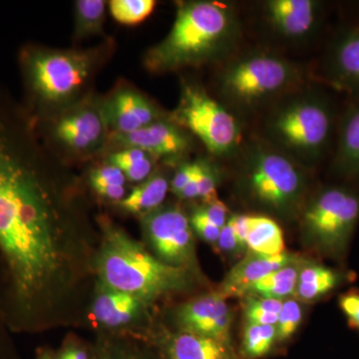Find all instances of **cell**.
<instances>
[{
    "instance_id": "cell-18",
    "label": "cell",
    "mask_w": 359,
    "mask_h": 359,
    "mask_svg": "<svg viewBox=\"0 0 359 359\" xmlns=\"http://www.w3.org/2000/svg\"><path fill=\"white\" fill-rule=\"evenodd\" d=\"M297 257L287 252L278 256H263L247 250L245 257L224 276L218 292L226 299L245 297L257 280L292 263Z\"/></svg>"
},
{
    "instance_id": "cell-38",
    "label": "cell",
    "mask_w": 359,
    "mask_h": 359,
    "mask_svg": "<svg viewBox=\"0 0 359 359\" xmlns=\"http://www.w3.org/2000/svg\"><path fill=\"white\" fill-rule=\"evenodd\" d=\"M204 204L200 205V211L205 215V218L209 219L212 224L218 226L219 229L223 228L228 222L229 210L226 205L224 204L218 198L209 201V202H203Z\"/></svg>"
},
{
    "instance_id": "cell-23",
    "label": "cell",
    "mask_w": 359,
    "mask_h": 359,
    "mask_svg": "<svg viewBox=\"0 0 359 359\" xmlns=\"http://www.w3.org/2000/svg\"><path fill=\"white\" fill-rule=\"evenodd\" d=\"M341 282V276L323 264L302 261L294 297L302 302L318 301Z\"/></svg>"
},
{
    "instance_id": "cell-15",
    "label": "cell",
    "mask_w": 359,
    "mask_h": 359,
    "mask_svg": "<svg viewBox=\"0 0 359 359\" xmlns=\"http://www.w3.org/2000/svg\"><path fill=\"white\" fill-rule=\"evenodd\" d=\"M109 138L122 148L143 150L155 158H178L192 148L185 129L170 119H161L128 134H111Z\"/></svg>"
},
{
    "instance_id": "cell-22",
    "label": "cell",
    "mask_w": 359,
    "mask_h": 359,
    "mask_svg": "<svg viewBox=\"0 0 359 359\" xmlns=\"http://www.w3.org/2000/svg\"><path fill=\"white\" fill-rule=\"evenodd\" d=\"M330 71L337 84L359 91V32L346 33L335 44Z\"/></svg>"
},
{
    "instance_id": "cell-17",
    "label": "cell",
    "mask_w": 359,
    "mask_h": 359,
    "mask_svg": "<svg viewBox=\"0 0 359 359\" xmlns=\"http://www.w3.org/2000/svg\"><path fill=\"white\" fill-rule=\"evenodd\" d=\"M264 7L271 28L285 39H306L318 25L320 4L313 0H269Z\"/></svg>"
},
{
    "instance_id": "cell-8",
    "label": "cell",
    "mask_w": 359,
    "mask_h": 359,
    "mask_svg": "<svg viewBox=\"0 0 359 359\" xmlns=\"http://www.w3.org/2000/svg\"><path fill=\"white\" fill-rule=\"evenodd\" d=\"M358 222V194L344 187H328L304 205L302 237L314 249L337 256L346 250Z\"/></svg>"
},
{
    "instance_id": "cell-19",
    "label": "cell",
    "mask_w": 359,
    "mask_h": 359,
    "mask_svg": "<svg viewBox=\"0 0 359 359\" xmlns=\"http://www.w3.org/2000/svg\"><path fill=\"white\" fill-rule=\"evenodd\" d=\"M96 359H159L146 337L131 334L96 332Z\"/></svg>"
},
{
    "instance_id": "cell-7",
    "label": "cell",
    "mask_w": 359,
    "mask_h": 359,
    "mask_svg": "<svg viewBox=\"0 0 359 359\" xmlns=\"http://www.w3.org/2000/svg\"><path fill=\"white\" fill-rule=\"evenodd\" d=\"M301 80V70L294 63L256 51L229 63L219 74V88L231 105L248 110L285 95Z\"/></svg>"
},
{
    "instance_id": "cell-42",
    "label": "cell",
    "mask_w": 359,
    "mask_h": 359,
    "mask_svg": "<svg viewBox=\"0 0 359 359\" xmlns=\"http://www.w3.org/2000/svg\"><path fill=\"white\" fill-rule=\"evenodd\" d=\"M33 359H54V351L49 347H40Z\"/></svg>"
},
{
    "instance_id": "cell-3",
    "label": "cell",
    "mask_w": 359,
    "mask_h": 359,
    "mask_svg": "<svg viewBox=\"0 0 359 359\" xmlns=\"http://www.w3.org/2000/svg\"><path fill=\"white\" fill-rule=\"evenodd\" d=\"M240 37V22L231 6L210 0L184 1L164 39L151 47L143 63L152 73L198 67L229 53Z\"/></svg>"
},
{
    "instance_id": "cell-39",
    "label": "cell",
    "mask_w": 359,
    "mask_h": 359,
    "mask_svg": "<svg viewBox=\"0 0 359 359\" xmlns=\"http://www.w3.org/2000/svg\"><path fill=\"white\" fill-rule=\"evenodd\" d=\"M217 249L219 252H224L226 255H240L244 250L241 248L238 244V238L236 237L235 231L231 228V224L229 221L224 224L223 228L221 229L218 243L216 245Z\"/></svg>"
},
{
    "instance_id": "cell-27",
    "label": "cell",
    "mask_w": 359,
    "mask_h": 359,
    "mask_svg": "<svg viewBox=\"0 0 359 359\" xmlns=\"http://www.w3.org/2000/svg\"><path fill=\"white\" fill-rule=\"evenodd\" d=\"M154 156L138 148H122L108 157L107 162L119 168L128 183L138 185L155 172Z\"/></svg>"
},
{
    "instance_id": "cell-5",
    "label": "cell",
    "mask_w": 359,
    "mask_h": 359,
    "mask_svg": "<svg viewBox=\"0 0 359 359\" xmlns=\"http://www.w3.org/2000/svg\"><path fill=\"white\" fill-rule=\"evenodd\" d=\"M332 127L327 99L311 92L290 94L280 99L266 118V142L302 166H313L327 152Z\"/></svg>"
},
{
    "instance_id": "cell-14",
    "label": "cell",
    "mask_w": 359,
    "mask_h": 359,
    "mask_svg": "<svg viewBox=\"0 0 359 359\" xmlns=\"http://www.w3.org/2000/svg\"><path fill=\"white\" fill-rule=\"evenodd\" d=\"M145 337L159 359H244L233 342L188 334L158 320Z\"/></svg>"
},
{
    "instance_id": "cell-12",
    "label": "cell",
    "mask_w": 359,
    "mask_h": 359,
    "mask_svg": "<svg viewBox=\"0 0 359 359\" xmlns=\"http://www.w3.org/2000/svg\"><path fill=\"white\" fill-rule=\"evenodd\" d=\"M49 132L52 139L72 154H95L110 137L103 101L82 99L61 110Z\"/></svg>"
},
{
    "instance_id": "cell-31",
    "label": "cell",
    "mask_w": 359,
    "mask_h": 359,
    "mask_svg": "<svg viewBox=\"0 0 359 359\" xmlns=\"http://www.w3.org/2000/svg\"><path fill=\"white\" fill-rule=\"evenodd\" d=\"M245 323L261 325H276L283 301L248 295L245 297Z\"/></svg>"
},
{
    "instance_id": "cell-2",
    "label": "cell",
    "mask_w": 359,
    "mask_h": 359,
    "mask_svg": "<svg viewBox=\"0 0 359 359\" xmlns=\"http://www.w3.org/2000/svg\"><path fill=\"white\" fill-rule=\"evenodd\" d=\"M96 222L100 233L97 282L156 306L161 299L191 292L202 280L190 271L162 263L106 215H97Z\"/></svg>"
},
{
    "instance_id": "cell-11",
    "label": "cell",
    "mask_w": 359,
    "mask_h": 359,
    "mask_svg": "<svg viewBox=\"0 0 359 359\" xmlns=\"http://www.w3.org/2000/svg\"><path fill=\"white\" fill-rule=\"evenodd\" d=\"M156 306L96 280L84 325L96 332L145 337L154 325Z\"/></svg>"
},
{
    "instance_id": "cell-35",
    "label": "cell",
    "mask_w": 359,
    "mask_h": 359,
    "mask_svg": "<svg viewBox=\"0 0 359 359\" xmlns=\"http://www.w3.org/2000/svg\"><path fill=\"white\" fill-rule=\"evenodd\" d=\"M189 219H190L191 226H192L196 237H199L201 240L204 241L208 244L216 247L221 229L215 226L209 219L205 218V215L200 211L198 207L189 215Z\"/></svg>"
},
{
    "instance_id": "cell-6",
    "label": "cell",
    "mask_w": 359,
    "mask_h": 359,
    "mask_svg": "<svg viewBox=\"0 0 359 359\" xmlns=\"http://www.w3.org/2000/svg\"><path fill=\"white\" fill-rule=\"evenodd\" d=\"M242 164L241 180L250 200L280 218L302 215L308 193L304 166L266 142L252 144Z\"/></svg>"
},
{
    "instance_id": "cell-20",
    "label": "cell",
    "mask_w": 359,
    "mask_h": 359,
    "mask_svg": "<svg viewBox=\"0 0 359 359\" xmlns=\"http://www.w3.org/2000/svg\"><path fill=\"white\" fill-rule=\"evenodd\" d=\"M170 182L171 180L164 174L155 171L147 180L135 185L118 205L127 214L140 219L164 205L170 190Z\"/></svg>"
},
{
    "instance_id": "cell-16",
    "label": "cell",
    "mask_w": 359,
    "mask_h": 359,
    "mask_svg": "<svg viewBox=\"0 0 359 359\" xmlns=\"http://www.w3.org/2000/svg\"><path fill=\"white\" fill-rule=\"evenodd\" d=\"M104 112L112 134H128L161 119L162 112L140 92L128 87L119 88L103 101Z\"/></svg>"
},
{
    "instance_id": "cell-13",
    "label": "cell",
    "mask_w": 359,
    "mask_h": 359,
    "mask_svg": "<svg viewBox=\"0 0 359 359\" xmlns=\"http://www.w3.org/2000/svg\"><path fill=\"white\" fill-rule=\"evenodd\" d=\"M169 318V327L174 330L233 342V313L226 297L218 290L181 302L172 309Z\"/></svg>"
},
{
    "instance_id": "cell-33",
    "label": "cell",
    "mask_w": 359,
    "mask_h": 359,
    "mask_svg": "<svg viewBox=\"0 0 359 359\" xmlns=\"http://www.w3.org/2000/svg\"><path fill=\"white\" fill-rule=\"evenodd\" d=\"M54 359H96L95 347L75 334L66 335Z\"/></svg>"
},
{
    "instance_id": "cell-10",
    "label": "cell",
    "mask_w": 359,
    "mask_h": 359,
    "mask_svg": "<svg viewBox=\"0 0 359 359\" xmlns=\"http://www.w3.org/2000/svg\"><path fill=\"white\" fill-rule=\"evenodd\" d=\"M140 219L142 243L159 261L203 280L196 235L189 215L176 205H163Z\"/></svg>"
},
{
    "instance_id": "cell-37",
    "label": "cell",
    "mask_w": 359,
    "mask_h": 359,
    "mask_svg": "<svg viewBox=\"0 0 359 359\" xmlns=\"http://www.w3.org/2000/svg\"><path fill=\"white\" fill-rule=\"evenodd\" d=\"M200 169V161L196 162L183 163L180 165L175 172L173 178L170 182V190L174 195L178 196L185 187L190 183Z\"/></svg>"
},
{
    "instance_id": "cell-26",
    "label": "cell",
    "mask_w": 359,
    "mask_h": 359,
    "mask_svg": "<svg viewBox=\"0 0 359 359\" xmlns=\"http://www.w3.org/2000/svg\"><path fill=\"white\" fill-rule=\"evenodd\" d=\"M88 185L97 196L119 205L128 195V181L119 168L106 162L94 167L88 174Z\"/></svg>"
},
{
    "instance_id": "cell-28",
    "label": "cell",
    "mask_w": 359,
    "mask_h": 359,
    "mask_svg": "<svg viewBox=\"0 0 359 359\" xmlns=\"http://www.w3.org/2000/svg\"><path fill=\"white\" fill-rule=\"evenodd\" d=\"M107 4L103 0H77L74 4V39L102 35Z\"/></svg>"
},
{
    "instance_id": "cell-32",
    "label": "cell",
    "mask_w": 359,
    "mask_h": 359,
    "mask_svg": "<svg viewBox=\"0 0 359 359\" xmlns=\"http://www.w3.org/2000/svg\"><path fill=\"white\" fill-rule=\"evenodd\" d=\"M302 320H304L302 302L297 301L294 297L285 299L276 325L278 342H285L292 339V335L301 327Z\"/></svg>"
},
{
    "instance_id": "cell-29",
    "label": "cell",
    "mask_w": 359,
    "mask_h": 359,
    "mask_svg": "<svg viewBox=\"0 0 359 359\" xmlns=\"http://www.w3.org/2000/svg\"><path fill=\"white\" fill-rule=\"evenodd\" d=\"M276 342V325L245 323L240 354L244 359H262L271 353Z\"/></svg>"
},
{
    "instance_id": "cell-25",
    "label": "cell",
    "mask_w": 359,
    "mask_h": 359,
    "mask_svg": "<svg viewBox=\"0 0 359 359\" xmlns=\"http://www.w3.org/2000/svg\"><path fill=\"white\" fill-rule=\"evenodd\" d=\"M302 261L304 259L297 257L292 263L257 280L245 297L255 295L280 301L294 297Z\"/></svg>"
},
{
    "instance_id": "cell-36",
    "label": "cell",
    "mask_w": 359,
    "mask_h": 359,
    "mask_svg": "<svg viewBox=\"0 0 359 359\" xmlns=\"http://www.w3.org/2000/svg\"><path fill=\"white\" fill-rule=\"evenodd\" d=\"M0 359H20L14 346L13 334L7 327L2 306L1 280H0Z\"/></svg>"
},
{
    "instance_id": "cell-40",
    "label": "cell",
    "mask_w": 359,
    "mask_h": 359,
    "mask_svg": "<svg viewBox=\"0 0 359 359\" xmlns=\"http://www.w3.org/2000/svg\"><path fill=\"white\" fill-rule=\"evenodd\" d=\"M339 306L353 327L359 330V294L349 292L339 297Z\"/></svg>"
},
{
    "instance_id": "cell-21",
    "label": "cell",
    "mask_w": 359,
    "mask_h": 359,
    "mask_svg": "<svg viewBox=\"0 0 359 359\" xmlns=\"http://www.w3.org/2000/svg\"><path fill=\"white\" fill-rule=\"evenodd\" d=\"M334 166L344 176L359 178V104L342 118Z\"/></svg>"
},
{
    "instance_id": "cell-24",
    "label": "cell",
    "mask_w": 359,
    "mask_h": 359,
    "mask_svg": "<svg viewBox=\"0 0 359 359\" xmlns=\"http://www.w3.org/2000/svg\"><path fill=\"white\" fill-rule=\"evenodd\" d=\"M247 250L263 256H278L285 252L280 224L268 216H250Z\"/></svg>"
},
{
    "instance_id": "cell-4",
    "label": "cell",
    "mask_w": 359,
    "mask_h": 359,
    "mask_svg": "<svg viewBox=\"0 0 359 359\" xmlns=\"http://www.w3.org/2000/svg\"><path fill=\"white\" fill-rule=\"evenodd\" d=\"M99 51L58 50L27 44L20 49L18 65L25 88L22 104L34 119L63 110L77 98L95 71Z\"/></svg>"
},
{
    "instance_id": "cell-1",
    "label": "cell",
    "mask_w": 359,
    "mask_h": 359,
    "mask_svg": "<svg viewBox=\"0 0 359 359\" xmlns=\"http://www.w3.org/2000/svg\"><path fill=\"white\" fill-rule=\"evenodd\" d=\"M99 240L81 180L0 86V280L13 334L83 325Z\"/></svg>"
},
{
    "instance_id": "cell-34",
    "label": "cell",
    "mask_w": 359,
    "mask_h": 359,
    "mask_svg": "<svg viewBox=\"0 0 359 359\" xmlns=\"http://www.w3.org/2000/svg\"><path fill=\"white\" fill-rule=\"evenodd\" d=\"M219 172L209 161L200 160V170L196 177L198 199L209 202L216 199L217 188L219 183Z\"/></svg>"
},
{
    "instance_id": "cell-9",
    "label": "cell",
    "mask_w": 359,
    "mask_h": 359,
    "mask_svg": "<svg viewBox=\"0 0 359 359\" xmlns=\"http://www.w3.org/2000/svg\"><path fill=\"white\" fill-rule=\"evenodd\" d=\"M169 119L195 135L218 157L233 154L240 146L242 131L237 118L199 85L182 84L178 106Z\"/></svg>"
},
{
    "instance_id": "cell-30",
    "label": "cell",
    "mask_w": 359,
    "mask_h": 359,
    "mask_svg": "<svg viewBox=\"0 0 359 359\" xmlns=\"http://www.w3.org/2000/svg\"><path fill=\"white\" fill-rule=\"evenodd\" d=\"M154 0H112L108 2L111 15L124 25H136L143 22L154 11Z\"/></svg>"
},
{
    "instance_id": "cell-41",
    "label": "cell",
    "mask_w": 359,
    "mask_h": 359,
    "mask_svg": "<svg viewBox=\"0 0 359 359\" xmlns=\"http://www.w3.org/2000/svg\"><path fill=\"white\" fill-rule=\"evenodd\" d=\"M235 231L238 244L243 250H247V238L249 233V215H233L228 219Z\"/></svg>"
}]
</instances>
